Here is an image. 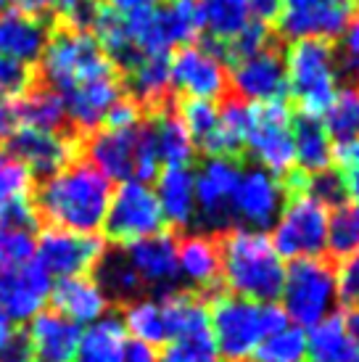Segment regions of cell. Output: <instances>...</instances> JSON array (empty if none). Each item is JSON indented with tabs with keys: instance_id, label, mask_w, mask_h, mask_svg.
I'll return each instance as SVG.
<instances>
[{
	"instance_id": "cell-45",
	"label": "cell",
	"mask_w": 359,
	"mask_h": 362,
	"mask_svg": "<svg viewBox=\"0 0 359 362\" xmlns=\"http://www.w3.org/2000/svg\"><path fill=\"white\" fill-rule=\"evenodd\" d=\"M32 66L0 56V98H21L32 88Z\"/></svg>"
},
{
	"instance_id": "cell-38",
	"label": "cell",
	"mask_w": 359,
	"mask_h": 362,
	"mask_svg": "<svg viewBox=\"0 0 359 362\" xmlns=\"http://www.w3.org/2000/svg\"><path fill=\"white\" fill-rule=\"evenodd\" d=\"M254 362H307V333L299 325L286 322L272 331L251 354Z\"/></svg>"
},
{
	"instance_id": "cell-1",
	"label": "cell",
	"mask_w": 359,
	"mask_h": 362,
	"mask_svg": "<svg viewBox=\"0 0 359 362\" xmlns=\"http://www.w3.org/2000/svg\"><path fill=\"white\" fill-rule=\"evenodd\" d=\"M114 182L100 175L88 159H74L53 172L32 193L37 220L59 230L98 235L111 204Z\"/></svg>"
},
{
	"instance_id": "cell-24",
	"label": "cell",
	"mask_w": 359,
	"mask_h": 362,
	"mask_svg": "<svg viewBox=\"0 0 359 362\" xmlns=\"http://www.w3.org/2000/svg\"><path fill=\"white\" fill-rule=\"evenodd\" d=\"M50 27L42 16L21 8H0V56L21 64H37L48 45Z\"/></svg>"
},
{
	"instance_id": "cell-32",
	"label": "cell",
	"mask_w": 359,
	"mask_h": 362,
	"mask_svg": "<svg viewBox=\"0 0 359 362\" xmlns=\"http://www.w3.org/2000/svg\"><path fill=\"white\" fill-rule=\"evenodd\" d=\"M151 135L156 143V153H159L161 170L164 167H190L193 156H196V143L188 135L185 124L180 122L177 111L156 109L148 119Z\"/></svg>"
},
{
	"instance_id": "cell-2",
	"label": "cell",
	"mask_w": 359,
	"mask_h": 362,
	"mask_svg": "<svg viewBox=\"0 0 359 362\" xmlns=\"http://www.w3.org/2000/svg\"><path fill=\"white\" fill-rule=\"evenodd\" d=\"M222 281L233 296L254 302H278L286 259L275 252L267 233L251 228H228L220 238Z\"/></svg>"
},
{
	"instance_id": "cell-14",
	"label": "cell",
	"mask_w": 359,
	"mask_h": 362,
	"mask_svg": "<svg viewBox=\"0 0 359 362\" xmlns=\"http://www.w3.org/2000/svg\"><path fill=\"white\" fill-rule=\"evenodd\" d=\"M106 252V243L98 235L45 228L40 238H35V262L50 278H77L93 275L95 264Z\"/></svg>"
},
{
	"instance_id": "cell-26",
	"label": "cell",
	"mask_w": 359,
	"mask_h": 362,
	"mask_svg": "<svg viewBox=\"0 0 359 362\" xmlns=\"http://www.w3.org/2000/svg\"><path fill=\"white\" fill-rule=\"evenodd\" d=\"M156 202L161 217L175 230H185L196 222V193H193V167H164L156 175Z\"/></svg>"
},
{
	"instance_id": "cell-39",
	"label": "cell",
	"mask_w": 359,
	"mask_h": 362,
	"mask_svg": "<svg viewBox=\"0 0 359 362\" xmlns=\"http://www.w3.org/2000/svg\"><path fill=\"white\" fill-rule=\"evenodd\" d=\"M159 8L175 51L182 48V45H190V42H199V37L204 35V24H201L196 0H170Z\"/></svg>"
},
{
	"instance_id": "cell-43",
	"label": "cell",
	"mask_w": 359,
	"mask_h": 362,
	"mask_svg": "<svg viewBox=\"0 0 359 362\" xmlns=\"http://www.w3.org/2000/svg\"><path fill=\"white\" fill-rule=\"evenodd\" d=\"M35 259V230L0 222V270Z\"/></svg>"
},
{
	"instance_id": "cell-54",
	"label": "cell",
	"mask_w": 359,
	"mask_h": 362,
	"mask_svg": "<svg viewBox=\"0 0 359 362\" xmlns=\"http://www.w3.org/2000/svg\"><path fill=\"white\" fill-rule=\"evenodd\" d=\"M351 8H357V11H359V0H351Z\"/></svg>"
},
{
	"instance_id": "cell-4",
	"label": "cell",
	"mask_w": 359,
	"mask_h": 362,
	"mask_svg": "<svg viewBox=\"0 0 359 362\" xmlns=\"http://www.w3.org/2000/svg\"><path fill=\"white\" fill-rule=\"evenodd\" d=\"M286 90L299 114L322 117L341 90L339 59L328 40H290L283 53Z\"/></svg>"
},
{
	"instance_id": "cell-16",
	"label": "cell",
	"mask_w": 359,
	"mask_h": 362,
	"mask_svg": "<svg viewBox=\"0 0 359 362\" xmlns=\"http://www.w3.org/2000/svg\"><path fill=\"white\" fill-rule=\"evenodd\" d=\"M119 252L132 267V272L138 275L143 288H153V291L164 293L180 286L177 235L172 230H159L148 238L119 246Z\"/></svg>"
},
{
	"instance_id": "cell-31",
	"label": "cell",
	"mask_w": 359,
	"mask_h": 362,
	"mask_svg": "<svg viewBox=\"0 0 359 362\" xmlns=\"http://www.w3.org/2000/svg\"><path fill=\"white\" fill-rule=\"evenodd\" d=\"M304 333H307V362H359V349L346 331L343 312H333Z\"/></svg>"
},
{
	"instance_id": "cell-53",
	"label": "cell",
	"mask_w": 359,
	"mask_h": 362,
	"mask_svg": "<svg viewBox=\"0 0 359 362\" xmlns=\"http://www.w3.org/2000/svg\"><path fill=\"white\" fill-rule=\"evenodd\" d=\"M343 322H346V331H349L351 341L357 344L359 349V307H349L343 312Z\"/></svg>"
},
{
	"instance_id": "cell-9",
	"label": "cell",
	"mask_w": 359,
	"mask_h": 362,
	"mask_svg": "<svg viewBox=\"0 0 359 362\" xmlns=\"http://www.w3.org/2000/svg\"><path fill=\"white\" fill-rule=\"evenodd\" d=\"M161 228H164V217L151 182L127 180L114 188L109 211L103 220V233L111 243L127 246L159 233Z\"/></svg>"
},
{
	"instance_id": "cell-20",
	"label": "cell",
	"mask_w": 359,
	"mask_h": 362,
	"mask_svg": "<svg viewBox=\"0 0 359 362\" xmlns=\"http://www.w3.org/2000/svg\"><path fill=\"white\" fill-rule=\"evenodd\" d=\"M82 328L56 310H42L30 320L24 344L30 362H74Z\"/></svg>"
},
{
	"instance_id": "cell-23",
	"label": "cell",
	"mask_w": 359,
	"mask_h": 362,
	"mask_svg": "<svg viewBox=\"0 0 359 362\" xmlns=\"http://www.w3.org/2000/svg\"><path fill=\"white\" fill-rule=\"evenodd\" d=\"M177 278L196 293L217 288L222 281L220 241L209 233H188L177 238Z\"/></svg>"
},
{
	"instance_id": "cell-35",
	"label": "cell",
	"mask_w": 359,
	"mask_h": 362,
	"mask_svg": "<svg viewBox=\"0 0 359 362\" xmlns=\"http://www.w3.org/2000/svg\"><path fill=\"white\" fill-rule=\"evenodd\" d=\"M19 119L21 127L48 132H71L66 124V109L56 90L50 88H30L19 101Z\"/></svg>"
},
{
	"instance_id": "cell-46",
	"label": "cell",
	"mask_w": 359,
	"mask_h": 362,
	"mask_svg": "<svg viewBox=\"0 0 359 362\" xmlns=\"http://www.w3.org/2000/svg\"><path fill=\"white\" fill-rule=\"evenodd\" d=\"M339 48L336 51V59H339V69L341 74H349L351 80L359 82V19H351L339 37Z\"/></svg>"
},
{
	"instance_id": "cell-49",
	"label": "cell",
	"mask_w": 359,
	"mask_h": 362,
	"mask_svg": "<svg viewBox=\"0 0 359 362\" xmlns=\"http://www.w3.org/2000/svg\"><path fill=\"white\" fill-rule=\"evenodd\" d=\"M19 127H21L19 101H13V98H0V146L8 143Z\"/></svg>"
},
{
	"instance_id": "cell-41",
	"label": "cell",
	"mask_w": 359,
	"mask_h": 362,
	"mask_svg": "<svg viewBox=\"0 0 359 362\" xmlns=\"http://www.w3.org/2000/svg\"><path fill=\"white\" fill-rule=\"evenodd\" d=\"M180 122L185 124L188 135L196 143V151H206L209 141L220 127V106L214 101H190L182 98L177 109Z\"/></svg>"
},
{
	"instance_id": "cell-25",
	"label": "cell",
	"mask_w": 359,
	"mask_h": 362,
	"mask_svg": "<svg viewBox=\"0 0 359 362\" xmlns=\"http://www.w3.org/2000/svg\"><path fill=\"white\" fill-rule=\"evenodd\" d=\"M53 310L61 312L77 325H90L111 312V299L98 286L93 275H77V278H61L50 288Z\"/></svg>"
},
{
	"instance_id": "cell-34",
	"label": "cell",
	"mask_w": 359,
	"mask_h": 362,
	"mask_svg": "<svg viewBox=\"0 0 359 362\" xmlns=\"http://www.w3.org/2000/svg\"><path fill=\"white\" fill-rule=\"evenodd\" d=\"M122 322L124 331L132 341L148 344V346H167L170 336H167V322H164V312H161L159 296H138L132 302L122 304Z\"/></svg>"
},
{
	"instance_id": "cell-8",
	"label": "cell",
	"mask_w": 359,
	"mask_h": 362,
	"mask_svg": "<svg viewBox=\"0 0 359 362\" xmlns=\"http://www.w3.org/2000/svg\"><path fill=\"white\" fill-rule=\"evenodd\" d=\"M243 151L254 159V167L272 172L275 177H290L296 172L293 114L286 103H249Z\"/></svg>"
},
{
	"instance_id": "cell-48",
	"label": "cell",
	"mask_w": 359,
	"mask_h": 362,
	"mask_svg": "<svg viewBox=\"0 0 359 362\" xmlns=\"http://www.w3.org/2000/svg\"><path fill=\"white\" fill-rule=\"evenodd\" d=\"M336 286H339V302L346 307H359V252L339 259Z\"/></svg>"
},
{
	"instance_id": "cell-6",
	"label": "cell",
	"mask_w": 359,
	"mask_h": 362,
	"mask_svg": "<svg viewBox=\"0 0 359 362\" xmlns=\"http://www.w3.org/2000/svg\"><path fill=\"white\" fill-rule=\"evenodd\" d=\"M278 299L290 325H299L304 331L317 325L339 307L336 267L325 257L293 259L286 267Z\"/></svg>"
},
{
	"instance_id": "cell-5",
	"label": "cell",
	"mask_w": 359,
	"mask_h": 362,
	"mask_svg": "<svg viewBox=\"0 0 359 362\" xmlns=\"http://www.w3.org/2000/svg\"><path fill=\"white\" fill-rule=\"evenodd\" d=\"M37 64H40L42 85L59 95L74 90L77 85L98 80L103 74L119 71L88 30H77L69 24L50 32L48 45Z\"/></svg>"
},
{
	"instance_id": "cell-42",
	"label": "cell",
	"mask_w": 359,
	"mask_h": 362,
	"mask_svg": "<svg viewBox=\"0 0 359 362\" xmlns=\"http://www.w3.org/2000/svg\"><path fill=\"white\" fill-rule=\"evenodd\" d=\"M159 362H220V354L211 331H201L170 341L159 354Z\"/></svg>"
},
{
	"instance_id": "cell-27",
	"label": "cell",
	"mask_w": 359,
	"mask_h": 362,
	"mask_svg": "<svg viewBox=\"0 0 359 362\" xmlns=\"http://www.w3.org/2000/svg\"><path fill=\"white\" fill-rule=\"evenodd\" d=\"M336 143L330 141L328 130L319 117L299 114L293 117V164L296 175H317L333 167Z\"/></svg>"
},
{
	"instance_id": "cell-22",
	"label": "cell",
	"mask_w": 359,
	"mask_h": 362,
	"mask_svg": "<svg viewBox=\"0 0 359 362\" xmlns=\"http://www.w3.org/2000/svg\"><path fill=\"white\" fill-rule=\"evenodd\" d=\"M35 177L27 164L0 146V222L19 225V228H37V214L32 206Z\"/></svg>"
},
{
	"instance_id": "cell-18",
	"label": "cell",
	"mask_w": 359,
	"mask_h": 362,
	"mask_svg": "<svg viewBox=\"0 0 359 362\" xmlns=\"http://www.w3.org/2000/svg\"><path fill=\"white\" fill-rule=\"evenodd\" d=\"M50 288L53 278L35 259L0 270V310L13 322H30L50 302Z\"/></svg>"
},
{
	"instance_id": "cell-30",
	"label": "cell",
	"mask_w": 359,
	"mask_h": 362,
	"mask_svg": "<svg viewBox=\"0 0 359 362\" xmlns=\"http://www.w3.org/2000/svg\"><path fill=\"white\" fill-rule=\"evenodd\" d=\"M164 322H167V336L170 341L190 336V333L209 331V304L201 293L190 288H172L159 293ZM167 341V344H170Z\"/></svg>"
},
{
	"instance_id": "cell-17",
	"label": "cell",
	"mask_w": 359,
	"mask_h": 362,
	"mask_svg": "<svg viewBox=\"0 0 359 362\" xmlns=\"http://www.w3.org/2000/svg\"><path fill=\"white\" fill-rule=\"evenodd\" d=\"M124 98L122 88V74L111 71L98 80H90L85 85H77L74 90L64 93L61 101L66 109V124L77 135H93L103 127V122L109 117V111L117 106V101Z\"/></svg>"
},
{
	"instance_id": "cell-10",
	"label": "cell",
	"mask_w": 359,
	"mask_h": 362,
	"mask_svg": "<svg viewBox=\"0 0 359 362\" xmlns=\"http://www.w3.org/2000/svg\"><path fill=\"white\" fill-rule=\"evenodd\" d=\"M172 90L190 101H220L230 90L228 61L214 45L190 42L170 53Z\"/></svg>"
},
{
	"instance_id": "cell-13",
	"label": "cell",
	"mask_w": 359,
	"mask_h": 362,
	"mask_svg": "<svg viewBox=\"0 0 359 362\" xmlns=\"http://www.w3.org/2000/svg\"><path fill=\"white\" fill-rule=\"evenodd\" d=\"M286 199H288V185L283 182V177H275L261 167H249L240 170L238 185L230 202V217L238 228L264 233L275 225Z\"/></svg>"
},
{
	"instance_id": "cell-40",
	"label": "cell",
	"mask_w": 359,
	"mask_h": 362,
	"mask_svg": "<svg viewBox=\"0 0 359 362\" xmlns=\"http://www.w3.org/2000/svg\"><path fill=\"white\" fill-rule=\"evenodd\" d=\"M328 252L333 257H349L359 252V204H341L336 209H330V225H328Z\"/></svg>"
},
{
	"instance_id": "cell-52",
	"label": "cell",
	"mask_w": 359,
	"mask_h": 362,
	"mask_svg": "<svg viewBox=\"0 0 359 362\" xmlns=\"http://www.w3.org/2000/svg\"><path fill=\"white\" fill-rule=\"evenodd\" d=\"M124 362H159V354L153 346L140 341H127V352H124Z\"/></svg>"
},
{
	"instance_id": "cell-55",
	"label": "cell",
	"mask_w": 359,
	"mask_h": 362,
	"mask_svg": "<svg viewBox=\"0 0 359 362\" xmlns=\"http://www.w3.org/2000/svg\"><path fill=\"white\" fill-rule=\"evenodd\" d=\"M11 0H0V8H6V6H8Z\"/></svg>"
},
{
	"instance_id": "cell-11",
	"label": "cell",
	"mask_w": 359,
	"mask_h": 362,
	"mask_svg": "<svg viewBox=\"0 0 359 362\" xmlns=\"http://www.w3.org/2000/svg\"><path fill=\"white\" fill-rule=\"evenodd\" d=\"M240 164L228 156H206L199 170H193V193H196V222L201 233H225L233 228L230 202L238 185Z\"/></svg>"
},
{
	"instance_id": "cell-47",
	"label": "cell",
	"mask_w": 359,
	"mask_h": 362,
	"mask_svg": "<svg viewBox=\"0 0 359 362\" xmlns=\"http://www.w3.org/2000/svg\"><path fill=\"white\" fill-rule=\"evenodd\" d=\"M0 362H30L19 322L11 320L3 310H0Z\"/></svg>"
},
{
	"instance_id": "cell-29",
	"label": "cell",
	"mask_w": 359,
	"mask_h": 362,
	"mask_svg": "<svg viewBox=\"0 0 359 362\" xmlns=\"http://www.w3.org/2000/svg\"><path fill=\"white\" fill-rule=\"evenodd\" d=\"M130 336L119 315H103L100 320L85 325L80 333L74 362H124Z\"/></svg>"
},
{
	"instance_id": "cell-15",
	"label": "cell",
	"mask_w": 359,
	"mask_h": 362,
	"mask_svg": "<svg viewBox=\"0 0 359 362\" xmlns=\"http://www.w3.org/2000/svg\"><path fill=\"white\" fill-rule=\"evenodd\" d=\"M351 0H283L278 32L288 40L333 42L351 21Z\"/></svg>"
},
{
	"instance_id": "cell-37",
	"label": "cell",
	"mask_w": 359,
	"mask_h": 362,
	"mask_svg": "<svg viewBox=\"0 0 359 362\" xmlns=\"http://www.w3.org/2000/svg\"><path fill=\"white\" fill-rule=\"evenodd\" d=\"M319 119L336 146L359 141V85H341Z\"/></svg>"
},
{
	"instance_id": "cell-19",
	"label": "cell",
	"mask_w": 359,
	"mask_h": 362,
	"mask_svg": "<svg viewBox=\"0 0 359 362\" xmlns=\"http://www.w3.org/2000/svg\"><path fill=\"white\" fill-rule=\"evenodd\" d=\"M6 148L27 164L32 177H48L53 172H59L61 167L77 159V151H80L74 132H48L32 130V127H19Z\"/></svg>"
},
{
	"instance_id": "cell-21",
	"label": "cell",
	"mask_w": 359,
	"mask_h": 362,
	"mask_svg": "<svg viewBox=\"0 0 359 362\" xmlns=\"http://www.w3.org/2000/svg\"><path fill=\"white\" fill-rule=\"evenodd\" d=\"M138 127H100L90 135L88 161L111 182L135 180Z\"/></svg>"
},
{
	"instance_id": "cell-36",
	"label": "cell",
	"mask_w": 359,
	"mask_h": 362,
	"mask_svg": "<svg viewBox=\"0 0 359 362\" xmlns=\"http://www.w3.org/2000/svg\"><path fill=\"white\" fill-rule=\"evenodd\" d=\"M93 278L98 281V286L106 291L111 302L127 304L132 299L143 296V286H140L138 275L132 272V267L127 264V259L122 257V252H103L100 262L93 270Z\"/></svg>"
},
{
	"instance_id": "cell-3",
	"label": "cell",
	"mask_w": 359,
	"mask_h": 362,
	"mask_svg": "<svg viewBox=\"0 0 359 362\" xmlns=\"http://www.w3.org/2000/svg\"><path fill=\"white\" fill-rule=\"evenodd\" d=\"M209 304V331L220 360L246 362L272 331L288 317L278 302H254L233 293H217Z\"/></svg>"
},
{
	"instance_id": "cell-51",
	"label": "cell",
	"mask_w": 359,
	"mask_h": 362,
	"mask_svg": "<svg viewBox=\"0 0 359 362\" xmlns=\"http://www.w3.org/2000/svg\"><path fill=\"white\" fill-rule=\"evenodd\" d=\"M103 6L117 11L119 16H132V13H140V11H148L153 6H159V0H103Z\"/></svg>"
},
{
	"instance_id": "cell-12",
	"label": "cell",
	"mask_w": 359,
	"mask_h": 362,
	"mask_svg": "<svg viewBox=\"0 0 359 362\" xmlns=\"http://www.w3.org/2000/svg\"><path fill=\"white\" fill-rule=\"evenodd\" d=\"M228 85L235 93V101L243 103H275L283 101L286 90V66L283 53L269 42L259 51L230 59Z\"/></svg>"
},
{
	"instance_id": "cell-50",
	"label": "cell",
	"mask_w": 359,
	"mask_h": 362,
	"mask_svg": "<svg viewBox=\"0 0 359 362\" xmlns=\"http://www.w3.org/2000/svg\"><path fill=\"white\" fill-rule=\"evenodd\" d=\"M251 21L269 27V24H278L280 11H283V0H249Z\"/></svg>"
},
{
	"instance_id": "cell-33",
	"label": "cell",
	"mask_w": 359,
	"mask_h": 362,
	"mask_svg": "<svg viewBox=\"0 0 359 362\" xmlns=\"http://www.w3.org/2000/svg\"><path fill=\"white\" fill-rule=\"evenodd\" d=\"M204 32L217 48H225L251 24L249 0H196Z\"/></svg>"
},
{
	"instance_id": "cell-44",
	"label": "cell",
	"mask_w": 359,
	"mask_h": 362,
	"mask_svg": "<svg viewBox=\"0 0 359 362\" xmlns=\"http://www.w3.org/2000/svg\"><path fill=\"white\" fill-rule=\"evenodd\" d=\"M333 170H336L341 185H343V196L359 204V141L336 146Z\"/></svg>"
},
{
	"instance_id": "cell-7",
	"label": "cell",
	"mask_w": 359,
	"mask_h": 362,
	"mask_svg": "<svg viewBox=\"0 0 359 362\" xmlns=\"http://www.w3.org/2000/svg\"><path fill=\"white\" fill-rule=\"evenodd\" d=\"M330 209L310 193L293 191L286 199L275 225L269 228V241L283 259H310L328 252Z\"/></svg>"
},
{
	"instance_id": "cell-28",
	"label": "cell",
	"mask_w": 359,
	"mask_h": 362,
	"mask_svg": "<svg viewBox=\"0 0 359 362\" xmlns=\"http://www.w3.org/2000/svg\"><path fill=\"white\" fill-rule=\"evenodd\" d=\"M124 71V80L130 88V98L140 109H164L172 93L170 82V56H146L132 61Z\"/></svg>"
}]
</instances>
